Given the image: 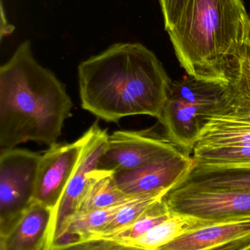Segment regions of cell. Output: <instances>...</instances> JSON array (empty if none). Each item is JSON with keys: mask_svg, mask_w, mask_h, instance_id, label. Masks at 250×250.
Segmentation results:
<instances>
[{"mask_svg": "<svg viewBox=\"0 0 250 250\" xmlns=\"http://www.w3.org/2000/svg\"><path fill=\"white\" fill-rule=\"evenodd\" d=\"M192 156L182 153L135 170L113 173L117 188L129 196L168 192L183 182L193 167Z\"/></svg>", "mask_w": 250, "mask_h": 250, "instance_id": "8fae6325", "label": "cell"}, {"mask_svg": "<svg viewBox=\"0 0 250 250\" xmlns=\"http://www.w3.org/2000/svg\"><path fill=\"white\" fill-rule=\"evenodd\" d=\"M214 147L250 148V100L228 91L224 104L207 117L194 148Z\"/></svg>", "mask_w": 250, "mask_h": 250, "instance_id": "30bf717a", "label": "cell"}, {"mask_svg": "<svg viewBox=\"0 0 250 250\" xmlns=\"http://www.w3.org/2000/svg\"><path fill=\"white\" fill-rule=\"evenodd\" d=\"M88 130L71 144H56L41 155L32 201L54 208L79 163Z\"/></svg>", "mask_w": 250, "mask_h": 250, "instance_id": "9c48e42d", "label": "cell"}, {"mask_svg": "<svg viewBox=\"0 0 250 250\" xmlns=\"http://www.w3.org/2000/svg\"><path fill=\"white\" fill-rule=\"evenodd\" d=\"M78 78L82 108L108 123L136 115L160 120L173 82L155 54L138 42L114 44L85 60Z\"/></svg>", "mask_w": 250, "mask_h": 250, "instance_id": "6da1fadb", "label": "cell"}, {"mask_svg": "<svg viewBox=\"0 0 250 250\" xmlns=\"http://www.w3.org/2000/svg\"><path fill=\"white\" fill-rule=\"evenodd\" d=\"M228 98L227 85L183 76L172 82L159 122L167 137L191 155L209 117Z\"/></svg>", "mask_w": 250, "mask_h": 250, "instance_id": "277c9868", "label": "cell"}, {"mask_svg": "<svg viewBox=\"0 0 250 250\" xmlns=\"http://www.w3.org/2000/svg\"><path fill=\"white\" fill-rule=\"evenodd\" d=\"M235 250H250V241L249 242H248V243L244 245L243 246Z\"/></svg>", "mask_w": 250, "mask_h": 250, "instance_id": "603a6c76", "label": "cell"}, {"mask_svg": "<svg viewBox=\"0 0 250 250\" xmlns=\"http://www.w3.org/2000/svg\"><path fill=\"white\" fill-rule=\"evenodd\" d=\"M52 209L32 201L1 233V250H44Z\"/></svg>", "mask_w": 250, "mask_h": 250, "instance_id": "4fadbf2b", "label": "cell"}, {"mask_svg": "<svg viewBox=\"0 0 250 250\" xmlns=\"http://www.w3.org/2000/svg\"><path fill=\"white\" fill-rule=\"evenodd\" d=\"M41 159V154L29 150H1V233H4L32 202Z\"/></svg>", "mask_w": 250, "mask_h": 250, "instance_id": "52a82bcc", "label": "cell"}, {"mask_svg": "<svg viewBox=\"0 0 250 250\" xmlns=\"http://www.w3.org/2000/svg\"><path fill=\"white\" fill-rule=\"evenodd\" d=\"M250 16L242 0H189L168 34L187 75L227 85L229 62L248 40Z\"/></svg>", "mask_w": 250, "mask_h": 250, "instance_id": "3957f363", "label": "cell"}, {"mask_svg": "<svg viewBox=\"0 0 250 250\" xmlns=\"http://www.w3.org/2000/svg\"><path fill=\"white\" fill-rule=\"evenodd\" d=\"M172 214L173 213L169 210L163 198L153 204L130 226L115 233L98 239H107L121 244L127 243L130 241L137 239L156 226L161 224L171 217Z\"/></svg>", "mask_w": 250, "mask_h": 250, "instance_id": "ac0fdd59", "label": "cell"}, {"mask_svg": "<svg viewBox=\"0 0 250 250\" xmlns=\"http://www.w3.org/2000/svg\"><path fill=\"white\" fill-rule=\"evenodd\" d=\"M136 197L129 196L117 188L113 173L97 169L92 173L76 212L108 208Z\"/></svg>", "mask_w": 250, "mask_h": 250, "instance_id": "9a60e30c", "label": "cell"}, {"mask_svg": "<svg viewBox=\"0 0 250 250\" xmlns=\"http://www.w3.org/2000/svg\"><path fill=\"white\" fill-rule=\"evenodd\" d=\"M248 41L250 42V26H249V32H248Z\"/></svg>", "mask_w": 250, "mask_h": 250, "instance_id": "cb8c5ba5", "label": "cell"}, {"mask_svg": "<svg viewBox=\"0 0 250 250\" xmlns=\"http://www.w3.org/2000/svg\"><path fill=\"white\" fill-rule=\"evenodd\" d=\"M189 0H159L164 16V26L172 30L180 20Z\"/></svg>", "mask_w": 250, "mask_h": 250, "instance_id": "44dd1931", "label": "cell"}, {"mask_svg": "<svg viewBox=\"0 0 250 250\" xmlns=\"http://www.w3.org/2000/svg\"><path fill=\"white\" fill-rule=\"evenodd\" d=\"M164 201L173 214L208 221L250 217V192L179 184Z\"/></svg>", "mask_w": 250, "mask_h": 250, "instance_id": "5b68a950", "label": "cell"}, {"mask_svg": "<svg viewBox=\"0 0 250 250\" xmlns=\"http://www.w3.org/2000/svg\"><path fill=\"white\" fill-rule=\"evenodd\" d=\"M89 138L85 144L79 163L60 197L52 209L51 220L47 232L44 250H50L54 238L66 222L77 211L81 198L88 187L92 173L97 170L98 162L102 156L109 135L95 122L88 129Z\"/></svg>", "mask_w": 250, "mask_h": 250, "instance_id": "ba28073f", "label": "cell"}, {"mask_svg": "<svg viewBox=\"0 0 250 250\" xmlns=\"http://www.w3.org/2000/svg\"><path fill=\"white\" fill-rule=\"evenodd\" d=\"M213 223L217 222L173 213L161 224L124 245L143 250H157L186 233Z\"/></svg>", "mask_w": 250, "mask_h": 250, "instance_id": "5bb4252c", "label": "cell"}, {"mask_svg": "<svg viewBox=\"0 0 250 250\" xmlns=\"http://www.w3.org/2000/svg\"><path fill=\"white\" fill-rule=\"evenodd\" d=\"M180 184L250 192V168L192 167L187 176Z\"/></svg>", "mask_w": 250, "mask_h": 250, "instance_id": "2e32d148", "label": "cell"}, {"mask_svg": "<svg viewBox=\"0 0 250 250\" xmlns=\"http://www.w3.org/2000/svg\"><path fill=\"white\" fill-rule=\"evenodd\" d=\"M0 29H1V32H0L1 38L6 36V35H10L14 30V27L7 23L5 14H4V8H3L2 3L1 4V26H0Z\"/></svg>", "mask_w": 250, "mask_h": 250, "instance_id": "7402d4cb", "label": "cell"}, {"mask_svg": "<svg viewBox=\"0 0 250 250\" xmlns=\"http://www.w3.org/2000/svg\"><path fill=\"white\" fill-rule=\"evenodd\" d=\"M166 195L167 192H158L142 195L131 200L117 211L113 219L88 240L104 237L128 227L136 221L153 204L162 199Z\"/></svg>", "mask_w": 250, "mask_h": 250, "instance_id": "e0dca14e", "label": "cell"}, {"mask_svg": "<svg viewBox=\"0 0 250 250\" xmlns=\"http://www.w3.org/2000/svg\"><path fill=\"white\" fill-rule=\"evenodd\" d=\"M50 250H143L104 239H92L80 243Z\"/></svg>", "mask_w": 250, "mask_h": 250, "instance_id": "ffe728a7", "label": "cell"}, {"mask_svg": "<svg viewBox=\"0 0 250 250\" xmlns=\"http://www.w3.org/2000/svg\"><path fill=\"white\" fill-rule=\"evenodd\" d=\"M184 152L152 129L119 130L109 135L97 169L114 173L135 170Z\"/></svg>", "mask_w": 250, "mask_h": 250, "instance_id": "8992f818", "label": "cell"}, {"mask_svg": "<svg viewBox=\"0 0 250 250\" xmlns=\"http://www.w3.org/2000/svg\"><path fill=\"white\" fill-rule=\"evenodd\" d=\"M250 241V217H245L211 223L157 250H235Z\"/></svg>", "mask_w": 250, "mask_h": 250, "instance_id": "7c38bea8", "label": "cell"}, {"mask_svg": "<svg viewBox=\"0 0 250 250\" xmlns=\"http://www.w3.org/2000/svg\"><path fill=\"white\" fill-rule=\"evenodd\" d=\"M227 89L231 95L250 100V42L247 40L229 62Z\"/></svg>", "mask_w": 250, "mask_h": 250, "instance_id": "d6986e66", "label": "cell"}, {"mask_svg": "<svg viewBox=\"0 0 250 250\" xmlns=\"http://www.w3.org/2000/svg\"><path fill=\"white\" fill-rule=\"evenodd\" d=\"M72 108L64 84L36 61L29 41L0 67L1 150L27 141L57 144Z\"/></svg>", "mask_w": 250, "mask_h": 250, "instance_id": "7a4b0ae2", "label": "cell"}]
</instances>
